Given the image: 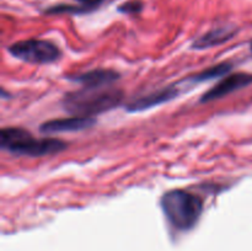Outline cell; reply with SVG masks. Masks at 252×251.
<instances>
[{
	"label": "cell",
	"instance_id": "cell-13",
	"mask_svg": "<svg viewBox=\"0 0 252 251\" xmlns=\"http://www.w3.org/2000/svg\"><path fill=\"white\" fill-rule=\"evenodd\" d=\"M251 52H252V42H251Z\"/></svg>",
	"mask_w": 252,
	"mask_h": 251
},
{
	"label": "cell",
	"instance_id": "cell-2",
	"mask_svg": "<svg viewBox=\"0 0 252 251\" xmlns=\"http://www.w3.org/2000/svg\"><path fill=\"white\" fill-rule=\"evenodd\" d=\"M0 145L4 150L15 155L44 157L66 149V143L57 138H34L26 129L5 127L0 132Z\"/></svg>",
	"mask_w": 252,
	"mask_h": 251
},
{
	"label": "cell",
	"instance_id": "cell-4",
	"mask_svg": "<svg viewBox=\"0 0 252 251\" xmlns=\"http://www.w3.org/2000/svg\"><path fill=\"white\" fill-rule=\"evenodd\" d=\"M9 52L15 58L32 64L53 63L61 57V51L56 44L37 38L15 42L9 46Z\"/></svg>",
	"mask_w": 252,
	"mask_h": 251
},
{
	"label": "cell",
	"instance_id": "cell-5",
	"mask_svg": "<svg viewBox=\"0 0 252 251\" xmlns=\"http://www.w3.org/2000/svg\"><path fill=\"white\" fill-rule=\"evenodd\" d=\"M252 83V75L245 73H236L231 75L225 76L221 81H219L217 85L209 89L206 94L201 97V102H211V101L218 100L224 97L229 94L234 93L236 90L245 88L249 84Z\"/></svg>",
	"mask_w": 252,
	"mask_h": 251
},
{
	"label": "cell",
	"instance_id": "cell-12",
	"mask_svg": "<svg viewBox=\"0 0 252 251\" xmlns=\"http://www.w3.org/2000/svg\"><path fill=\"white\" fill-rule=\"evenodd\" d=\"M79 2L81 4V10L84 11H89V10H93L95 7H97L98 5L102 4L105 0H78Z\"/></svg>",
	"mask_w": 252,
	"mask_h": 251
},
{
	"label": "cell",
	"instance_id": "cell-10",
	"mask_svg": "<svg viewBox=\"0 0 252 251\" xmlns=\"http://www.w3.org/2000/svg\"><path fill=\"white\" fill-rule=\"evenodd\" d=\"M231 70V64L230 63H220L217 65L212 66V68L206 69V70L201 71V73L196 74V75L189 78V81L193 83H202V81L211 80V79H216L218 76L226 75L229 71Z\"/></svg>",
	"mask_w": 252,
	"mask_h": 251
},
{
	"label": "cell",
	"instance_id": "cell-9",
	"mask_svg": "<svg viewBox=\"0 0 252 251\" xmlns=\"http://www.w3.org/2000/svg\"><path fill=\"white\" fill-rule=\"evenodd\" d=\"M236 33L235 27L230 26H221L216 27V29L211 30L203 36L199 37L198 39L193 42L192 48L193 49H206L212 48V47L219 46V44L225 43L226 41L231 39L234 34Z\"/></svg>",
	"mask_w": 252,
	"mask_h": 251
},
{
	"label": "cell",
	"instance_id": "cell-3",
	"mask_svg": "<svg viewBox=\"0 0 252 251\" xmlns=\"http://www.w3.org/2000/svg\"><path fill=\"white\" fill-rule=\"evenodd\" d=\"M160 206L167 220L179 230H189L203 213V201L197 194L185 189H172L160 199Z\"/></svg>",
	"mask_w": 252,
	"mask_h": 251
},
{
	"label": "cell",
	"instance_id": "cell-7",
	"mask_svg": "<svg viewBox=\"0 0 252 251\" xmlns=\"http://www.w3.org/2000/svg\"><path fill=\"white\" fill-rule=\"evenodd\" d=\"M179 95V86H167V88L158 90L155 93L145 95L143 97L135 98L127 105V110L130 112H139V111L148 110L155 107L161 103L167 102Z\"/></svg>",
	"mask_w": 252,
	"mask_h": 251
},
{
	"label": "cell",
	"instance_id": "cell-11",
	"mask_svg": "<svg viewBox=\"0 0 252 251\" xmlns=\"http://www.w3.org/2000/svg\"><path fill=\"white\" fill-rule=\"evenodd\" d=\"M143 9V2L140 0H130V1L125 2L118 7L121 12L123 14H138L142 11Z\"/></svg>",
	"mask_w": 252,
	"mask_h": 251
},
{
	"label": "cell",
	"instance_id": "cell-1",
	"mask_svg": "<svg viewBox=\"0 0 252 251\" xmlns=\"http://www.w3.org/2000/svg\"><path fill=\"white\" fill-rule=\"evenodd\" d=\"M122 98V91L111 86L83 88L80 90L66 93L62 100V105L66 112L74 116L93 117L115 108Z\"/></svg>",
	"mask_w": 252,
	"mask_h": 251
},
{
	"label": "cell",
	"instance_id": "cell-8",
	"mask_svg": "<svg viewBox=\"0 0 252 251\" xmlns=\"http://www.w3.org/2000/svg\"><path fill=\"white\" fill-rule=\"evenodd\" d=\"M70 79L83 88H107L120 79V74L111 69H94Z\"/></svg>",
	"mask_w": 252,
	"mask_h": 251
},
{
	"label": "cell",
	"instance_id": "cell-6",
	"mask_svg": "<svg viewBox=\"0 0 252 251\" xmlns=\"http://www.w3.org/2000/svg\"><path fill=\"white\" fill-rule=\"evenodd\" d=\"M95 125V120L93 117H80V116H71L65 118H56L44 122L41 126V130L43 133H63V132H76L83 130Z\"/></svg>",
	"mask_w": 252,
	"mask_h": 251
}]
</instances>
